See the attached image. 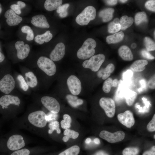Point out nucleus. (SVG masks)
Returning <instances> with one entry per match:
<instances>
[{
    "label": "nucleus",
    "instance_id": "nucleus-37",
    "mask_svg": "<svg viewBox=\"0 0 155 155\" xmlns=\"http://www.w3.org/2000/svg\"><path fill=\"white\" fill-rule=\"evenodd\" d=\"M17 78L19 82L21 88L24 91H27L28 89L29 86L22 76L21 75H19L18 76Z\"/></svg>",
    "mask_w": 155,
    "mask_h": 155
},
{
    "label": "nucleus",
    "instance_id": "nucleus-48",
    "mask_svg": "<svg viewBox=\"0 0 155 155\" xmlns=\"http://www.w3.org/2000/svg\"><path fill=\"white\" fill-rule=\"evenodd\" d=\"M69 5L68 3L65 4L60 6L57 9V13H60L63 12L66 10Z\"/></svg>",
    "mask_w": 155,
    "mask_h": 155
},
{
    "label": "nucleus",
    "instance_id": "nucleus-19",
    "mask_svg": "<svg viewBox=\"0 0 155 155\" xmlns=\"http://www.w3.org/2000/svg\"><path fill=\"white\" fill-rule=\"evenodd\" d=\"M118 53L120 57L125 61H131L133 59L131 51L127 46L123 45L121 46L118 50Z\"/></svg>",
    "mask_w": 155,
    "mask_h": 155
},
{
    "label": "nucleus",
    "instance_id": "nucleus-47",
    "mask_svg": "<svg viewBox=\"0 0 155 155\" xmlns=\"http://www.w3.org/2000/svg\"><path fill=\"white\" fill-rule=\"evenodd\" d=\"M10 7L18 15L20 14L21 13V9L18 5L16 4H13L10 6Z\"/></svg>",
    "mask_w": 155,
    "mask_h": 155
},
{
    "label": "nucleus",
    "instance_id": "nucleus-21",
    "mask_svg": "<svg viewBox=\"0 0 155 155\" xmlns=\"http://www.w3.org/2000/svg\"><path fill=\"white\" fill-rule=\"evenodd\" d=\"M148 64V61L145 60L140 59L135 61L130 67L131 70L135 72H141L145 69V66Z\"/></svg>",
    "mask_w": 155,
    "mask_h": 155
},
{
    "label": "nucleus",
    "instance_id": "nucleus-17",
    "mask_svg": "<svg viewBox=\"0 0 155 155\" xmlns=\"http://www.w3.org/2000/svg\"><path fill=\"white\" fill-rule=\"evenodd\" d=\"M6 18V22L9 26H16L20 23L22 20V18L17 14L11 9L7 10L4 14Z\"/></svg>",
    "mask_w": 155,
    "mask_h": 155
},
{
    "label": "nucleus",
    "instance_id": "nucleus-16",
    "mask_svg": "<svg viewBox=\"0 0 155 155\" xmlns=\"http://www.w3.org/2000/svg\"><path fill=\"white\" fill-rule=\"evenodd\" d=\"M21 101L17 96L6 94L1 96L0 98V105L3 108L9 106L10 104L19 106Z\"/></svg>",
    "mask_w": 155,
    "mask_h": 155
},
{
    "label": "nucleus",
    "instance_id": "nucleus-20",
    "mask_svg": "<svg viewBox=\"0 0 155 155\" xmlns=\"http://www.w3.org/2000/svg\"><path fill=\"white\" fill-rule=\"evenodd\" d=\"M115 66L112 63L108 64L104 69L99 70L97 73L99 78L102 77L103 80H106L108 77L115 69Z\"/></svg>",
    "mask_w": 155,
    "mask_h": 155
},
{
    "label": "nucleus",
    "instance_id": "nucleus-7",
    "mask_svg": "<svg viewBox=\"0 0 155 155\" xmlns=\"http://www.w3.org/2000/svg\"><path fill=\"white\" fill-rule=\"evenodd\" d=\"M15 86V80L10 74L5 75L0 81V90L6 94L10 93L14 89Z\"/></svg>",
    "mask_w": 155,
    "mask_h": 155
},
{
    "label": "nucleus",
    "instance_id": "nucleus-64",
    "mask_svg": "<svg viewBox=\"0 0 155 155\" xmlns=\"http://www.w3.org/2000/svg\"><path fill=\"white\" fill-rule=\"evenodd\" d=\"M155 135H154V139H155Z\"/></svg>",
    "mask_w": 155,
    "mask_h": 155
},
{
    "label": "nucleus",
    "instance_id": "nucleus-27",
    "mask_svg": "<svg viewBox=\"0 0 155 155\" xmlns=\"http://www.w3.org/2000/svg\"><path fill=\"white\" fill-rule=\"evenodd\" d=\"M133 19L131 17H129L126 15L122 16L120 20L121 29L125 30L130 27L133 24Z\"/></svg>",
    "mask_w": 155,
    "mask_h": 155
},
{
    "label": "nucleus",
    "instance_id": "nucleus-54",
    "mask_svg": "<svg viewBox=\"0 0 155 155\" xmlns=\"http://www.w3.org/2000/svg\"><path fill=\"white\" fill-rule=\"evenodd\" d=\"M17 5L19 6L21 9L24 7L26 6V4L23 2L19 1L17 2Z\"/></svg>",
    "mask_w": 155,
    "mask_h": 155
},
{
    "label": "nucleus",
    "instance_id": "nucleus-62",
    "mask_svg": "<svg viewBox=\"0 0 155 155\" xmlns=\"http://www.w3.org/2000/svg\"><path fill=\"white\" fill-rule=\"evenodd\" d=\"M2 11V8L1 7V5L0 4V14L1 13Z\"/></svg>",
    "mask_w": 155,
    "mask_h": 155
},
{
    "label": "nucleus",
    "instance_id": "nucleus-23",
    "mask_svg": "<svg viewBox=\"0 0 155 155\" xmlns=\"http://www.w3.org/2000/svg\"><path fill=\"white\" fill-rule=\"evenodd\" d=\"M53 35L49 30L42 34L38 35L34 38L35 41L39 44H42L44 42H47L52 38Z\"/></svg>",
    "mask_w": 155,
    "mask_h": 155
},
{
    "label": "nucleus",
    "instance_id": "nucleus-18",
    "mask_svg": "<svg viewBox=\"0 0 155 155\" xmlns=\"http://www.w3.org/2000/svg\"><path fill=\"white\" fill-rule=\"evenodd\" d=\"M31 23L34 26L43 28H49L50 25L45 17L42 14L37 15L32 17Z\"/></svg>",
    "mask_w": 155,
    "mask_h": 155
},
{
    "label": "nucleus",
    "instance_id": "nucleus-33",
    "mask_svg": "<svg viewBox=\"0 0 155 155\" xmlns=\"http://www.w3.org/2000/svg\"><path fill=\"white\" fill-rule=\"evenodd\" d=\"M111 87H114L113 80L111 78H109L104 82L102 90L105 93H108L110 92Z\"/></svg>",
    "mask_w": 155,
    "mask_h": 155
},
{
    "label": "nucleus",
    "instance_id": "nucleus-14",
    "mask_svg": "<svg viewBox=\"0 0 155 155\" xmlns=\"http://www.w3.org/2000/svg\"><path fill=\"white\" fill-rule=\"evenodd\" d=\"M65 46L62 42L58 43L51 53L49 57L53 61H58L63 58L65 54Z\"/></svg>",
    "mask_w": 155,
    "mask_h": 155
},
{
    "label": "nucleus",
    "instance_id": "nucleus-49",
    "mask_svg": "<svg viewBox=\"0 0 155 155\" xmlns=\"http://www.w3.org/2000/svg\"><path fill=\"white\" fill-rule=\"evenodd\" d=\"M155 75H154L149 80L148 83V85L150 88L154 89H155Z\"/></svg>",
    "mask_w": 155,
    "mask_h": 155
},
{
    "label": "nucleus",
    "instance_id": "nucleus-26",
    "mask_svg": "<svg viewBox=\"0 0 155 155\" xmlns=\"http://www.w3.org/2000/svg\"><path fill=\"white\" fill-rule=\"evenodd\" d=\"M124 36L122 31L108 36L106 38V41L109 44L118 43L122 41Z\"/></svg>",
    "mask_w": 155,
    "mask_h": 155
},
{
    "label": "nucleus",
    "instance_id": "nucleus-13",
    "mask_svg": "<svg viewBox=\"0 0 155 155\" xmlns=\"http://www.w3.org/2000/svg\"><path fill=\"white\" fill-rule=\"evenodd\" d=\"M15 47L17 50V55L18 58L23 60L28 56L30 50L29 45L24 44L22 41H18L15 43Z\"/></svg>",
    "mask_w": 155,
    "mask_h": 155
},
{
    "label": "nucleus",
    "instance_id": "nucleus-6",
    "mask_svg": "<svg viewBox=\"0 0 155 155\" xmlns=\"http://www.w3.org/2000/svg\"><path fill=\"white\" fill-rule=\"evenodd\" d=\"M99 104L104 110L109 117H113L115 111V104L114 100L111 98L102 97L99 100Z\"/></svg>",
    "mask_w": 155,
    "mask_h": 155
},
{
    "label": "nucleus",
    "instance_id": "nucleus-5",
    "mask_svg": "<svg viewBox=\"0 0 155 155\" xmlns=\"http://www.w3.org/2000/svg\"><path fill=\"white\" fill-rule=\"evenodd\" d=\"M46 114L42 111H37L30 113L28 115V120L33 125L38 128H42L46 125Z\"/></svg>",
    "mask_w": 155,
    "mask_h": 155
},
{
    "label": "nucleus",
    "instance_id": "nucleus-1",
    "mask_svg": "<svg viewBox=\"0 0 155 155\" xmlns=\"http://www.w3.org/2000/svg\"><path fill=\"white\" fill-rule=\"evenodd\" d=\"M96 45V41L91 38H88L84 42L77 52L78 58L85 59L93 56L95 53L94 48Z\"/></svg>",
    "mask_w": 155,
    "mask_h": 155
},
{
    "label": "nucleus",
    "instance_id": "nucleus-9",
    "mask_svg": "<svg viewBox=\"0 0 155 155\" xmlns=\"http://www.w3.org/2000/svg\"><path fill=\"white\" fill-rule=\"evenodd\" d=\"M7 145L9 150L15 151L24 147L25 146V143L22 135L16 134L11 136L9 138Z\"/></svg>",
    "mask_w": 155,
    "mask_h": 155
},
{
    "label": "nucleus",
    "instance_id": "nucleus-31",
    "mask_svg": "<svg viewBox=\"0 0 155 155\" xmlns=\"http://www.w3.org/2000/svg\"><path fill=\"white\" fill-rule=\"evenodd\" d=\"M135 21L137 25H139L143 22L147 21V16L146 13L142 11L137 13L135 17Z\"/></svg>",
    "mask_w": 155,
    "mask_h": 155
},
{
    "label": "nucleus",
    "instance_id": "nucleus-50",
    "mask_svg": "<svg viewBox=\"0 0 155 155\" xmlns=\"http://www.w3.org/2000/svg\"><path fill=\"white\" fill-rule=\"evenodd\" d=\"M155 147L153 146L151 149L144 152L143 155H155Z\"/></svg>",
    "mask_w": 155,
    "mask_h": 155
},
{
    "label": "nucleus",
    "instance_id": "nucleus-12",
    "mask_svg": "<svg viewBox=\"0 0 155 155\" xmlns=\"http://www.w3.org/2000/svg\"><path fill=\"white\" fill-rule=\"evenodd\" d=\"M117 118L119 121L127 128H130L133 126L135 121L132 113L127 110L123 113L119 114Z\"/></svg>",
    "mask_w": 155,
    "mask_h": 155
},
{
    "label": "nucleus",
    "instance_id": "nucleus-3",
    "mask_svg": "<svg viewBox=\"0 0 155 155\" xmlns=\"http://www.w3.org/2000/svg\"><path fill=\"white\" fill-rule=\"evenodd\" d=\"M37 64L40 69L49 76L53 75L56 72L55 65L53 61L47 57H40L37 61Z\"/></svg>",
    "mask_w": 155,
    "mask_h": 155
},
{
    "label": "nucleus",
    "instance_id": "nucleus-51",
    "mask_svg": "<svg viewBox=\"0 0 155 155\" xmlns=\"http://www.w3.org/2000/svg\"><path fill=\"white\" fill-rule=\"evenodd\" d=\"M142 99L145 104V106L149 109V107L151 106V104L150 103V102L147 101V99L145 98L144 97L142 98Z\"/></svg>",
    "mask_w": 155,
    "mask_h": 155
},
{
    "label": "nucleus",
    "instance_id": "nucleus-52",
    "mask_svg": "<svg viewBox=\"0 0 155 155\" xmlns=\"http://www.w3.org/2000/svg\"><path fill=\"white\" fill-rule=\"evenodd\" d=\"M67 99L68 100H74L78 99V97L75 96H73L70 94L67 95L66 96Z\"/></svg>",
    "mask_w": 155,
    "mask_h": 155
},
{
    "label": "nucleus",
    "instance_id": "nucleus-56",
    "mask_svg": "<svg viewBox=\"0 0 155 155\" xmlns=\"http://www.w3.org/2000/svg\"><path fill=\"white\" fill-rule=\"evenodd\" d=\"M94 155H108L107 154L102 151H100L96 152Z\"/></svg>",
    "mask_w": 155,
    "mask_h": 155
},
{
    "label": "nucleus",
    "instance_id": "nucleus-25",
    "mask_svg": "<svg viewBox=\"0 0 155 155\" xmlns=\"http://www.w3.org/2000/svg\"><path fill=\"white\" fill-rule=\"evenodd\" d=\"M26 82L28 86L33 88L36 87L38 84L36 76L32 71H29L25 74Z\"/></svg>",
    "mask_w": 155,
    "mask_h": 155
},
{
    "label": "nucleus",
    "instance_id": "nucleus-44",
    "mask_svg": "<svg viewBox=\"0 0 155 155\" xmlns=\"http://www.w3.org/2000/svg\"><path fill=\"white\" fill-rule=\"evenodd\" d=\"M69 103L73 107H75L82 104L83 101L81 99H77L76 100H68Z\"/></svg>",
    "mask_w": 155,
    "mask_h": 155
},
{
    "label": "nucleus",
    "instance_id": "nucleus-58",
    "mask_svg": "<svg viewBox=\"0 0 155 155\" xmlns=\"http://www.w3.org/2000/svg\"><path fill=\"white\" fill-rule=\"evenodd\" d=\"M94 142L97 144H98L100 143L99 139L98 138H95L94 140Z\"/></svg>",
    "mask_w": 155,
    "mask_h": 155
},
{
    "label": "nucleus",
    "instance_id": "nucleus-34",
    "mask_svg": "<svg viewBox=\"0 0 155 155\" xmlns=\"http://www.w3.org/2000/svg\"><path fill=\"white\" fill-rule=\"evenodd\" d=\"M63 120L61 122V127L66 129L69 128L71 127V117L67 114H65L63 116Z\"/></svg>",
    "mask_w": 155,
    "mask_h": 155
},
{
    "label": "nucleus",
    "instance_id": "nucleus-11",
    "mask_svg": "<svg viewBox=\"0 0 155 155\" xmlns=\"http://www.w3.org/2000/svg\"><path fill=\"white\" fill-rule=\"evenodd\" d=\"M67 84L69 90L74 95H79L82 90L81 83L79 79L75 76L72 75L67 79Z\"/></svg>",
    "mask_w": 155,
    "mask_h": 155
},
{
    "label": "nucleus",
    "instance_id": "nucleus-30",
    "mask_svg": "<svg viewBox=\"0 0 155 155\" xmlns=\"http://www.w3.org/2000/svg\"><path fill=\"white\" fill-rule=\"evenodd\" d=\"M80 151L79 147L77 145H75L67 148L58 155H78Z\"/></svg>",
    "mask_w": 155,
    "mask_h": 155
},
{
    "label": "nucleus",
    "instance_id": "nucleus-43",
    "mask_svg": "<svg viewBox=\"0 0 155 155\" xmlns=\"http://www.w3.org/2000/svg\"><path fill=\"white\" fill-rule=\"evenodd\" d=\"M133 75V71L131 69L127 70L123 75V78L124 80H130Z\"/></svg>",
    "mask_w": 155,
    "mask_h": 155
},
{
    "label": "nucleus",
    "instance_id": "nucleus-22",
    "mask_svg": "<svg viewBox=\"0 0 155 155\" xmlns=\"http://www.w3.org/2000/svg\"><path fill=\"white\" fill-rule=\"evenodd\" d=\"M62 3L61 0H46L44 3V7L46 10L52 11L57 9Z\"/></svg>",
    "mask_w": 155,
    "mask_h": 155
},
{
    "label": "nucleus",
    "instance_id": "nucleus-2",
    "mask_svg": "<svg viewBox=\"0 0 155 155\" xmlns=\"http://www.w3.org/2000/svg\"><path fill=\"white\" fill-rule=\"evenodd\" d=\"M96 16V10L93 6H89L86 7L75 19L76 22L81 26L88 24L91 20H94Z\"/></svg>",
    "mask_w": 155,
    "mask_h": 155
},
{
    "label": "nucleus",
    "instance_id": "nucleus-10",
    "mask_svg": "<svg viewBox=\"0 0 155 155\" xmlns=\"http://www.w3.org/2000/svg\"><path fill=\"white\" fill-rule=\"evenodd\" d=\"M41 100L43 105L50 112L57 114L59 111L60 104L55 98L49 96H44L41 98Z\"/></svg>",
    "mask_w": 155,
    "mask_h": 155
},
{
    "label": "nucleus",
    "instance_id": "nucleus-45",
    "mask_svg": "<svg viewBox=\"0 0 155 155\" xmlns=\"http://www.w3.org/2000/svg\"><path fill=\"white\" fill-rule=\"evenodd\" d=\"M142 56L148 59H154L155 57L151 55L148 51L145 49L142 50L141 52Z\"/></svg>",
    "mask_w": 155,
    "mask_h": 155
},
{
    "label": "nucleus",
    "instance_id": "nucleus-35",
    "mask_svg": "<svg viewBox=\"0 0 155 155\" xmlns=\"http://www.w3.org/2000/svg\"><path fill=\"white\" fill-rule=\"evenodd\" d=\"M59 127V123L58 121H55L51 122L49 124V129L48 130V133L50 134H52L55 130H56L57 133H60L61 130Z\"/></svg>",
    "mask_w": 155,
    "mask_h": 155
},
{
    "label": "nucleus",
    "instance_id": "nucleus-40",
    "mask_svg": "<svg viewBox=\"0 0 155 155\" xmlns=\"http://www.w3.org/2000/svg\"><path fill=\"white\" fill-rule=\"evenodd\" d=\"M147 129L150 131L152 132L155 130V115H154L152 119L148 124Z\"/></svg>",
    "mask_w": 155,
    "mask_h": 155
},
{
    "label": "nucleus",
    "instance_id": "nucleus-4",
    "mask_svg": "<svg viewBox=\"0 0 155 155\" xmlns=\"http://www.w3.org/2000/svg\"><path fill=\"white\" fill-rule=\"evenodd\" d=\"M105 59L104 55L99 54L93 55L89 60L84 61L82 66L85 68L90 69L93 71L96 72L98 70Z\"/></svg>",
    "mask_w": 155,
    "mask_h": 155
},
{
    "label": "nucleus",
    "instance_id": "nucleus-60",
    "mask_svg": "<svg viewBox=\"0 0 155 155\" xmlns=\"http://www.w3.org/2000/svg\"><path fill=\"white\" fill-rule=\"evenodd\" d=\"M136 46V44L135 43H133L131 45V47L133 49L135 48Z\"/></svg>",
    "mask_w": 155,
    "mask_h": 155
},
{
    "label": "nucleus",
    "instance_id": "nucleus-29",
    "mask_svg": "<svg viewBox=\"0 0 155 155\" xmlns=\"http://www.w3.org/2000/svg\"><path fill=\"white\" fill-rule=\"evenodd\" d=\"M64 136L62 140L64 142H67L70 138L75 139L79 136V133L78 132L69 129H66L64 132Z\"/></svg>",
    "mask_w": 155,
    "mask_h": 155
},
{
    "label": "nucleus",
    "instance_id": "nucleus-46",
    "mask_svg": "<svg viewBox=\"0 0 155 155\" xmlns=\"http://www.w3.org/2000/svg\"><path fill=\"white\" fill-rule=\"evenodd\" d=\"M140 83L141 87L138 89V91L139 93H141L147 88V85L145 80L142 79L140 81Z\"/></svg>",
    "mask_w": 155,
    "mask_h": 155
},
{
    "label": "nucleus",
    "instance_id": "nucleus-8",
    "mask_svg": "<svg viewBox=\"0 0 155 155\" xmlns=\"http://www.w3.org/2000/svg\"><path fill=\"white\" fill-rule=\"evenodd\" d=\"M99 135L100 137L108 142L114 143L122 140L124 138L125 134L121 131L112 133L107 131L103 130L101 131Z\"/></svg>",
    "mask_w": 155,
    "mask_h": 155
},
{
    "label": "nucleus",
    "instance_id": "nucleus-39",
    "mask_svg": "<svg viewBox=\"0 0 155 155\" xmlns=\"http://www.w3.org/2000/svg\"><path fill=\"white\" fill-rule=\"evenodd\" d=\"M30 150L26 148H24L15 151L10 155H29Z\"/></svg>",
    "mask_w": 155,
    "mask_h": 155
},
{
    "label": "nucleus",
    "instance_id": "nucleus-55",
    "mask_svg": "<svg viewBox=\"0 0 155 155\" xmlns=\"http://www.w3.org/2000/svg\"><path fill=\"white\" fill-rule=\"evenodd\" d=\"M68 14V12L67 10L62 13H59V16L62 18H65L67 16Z\"/></svg>",
    "mask_w": 155,
    "mask_h": 155
},
{
    "label": "nucleus",
    "instance_id": "nucleus-63",
    "mask_svg": "<svg viewBox=\"0 0 155 155\" xmlns=\"http://www.w3.org/2000/svg\"><path fill=\"white\" fill-rule=\"evenodd\" d=\"M154 36L155 37V31H154Z\"/></svg>",
    "mask_w": 155,
    "mask_h": 155
},
{
    "label": "nucleus",
    "instance_id": "nucleus-59",
    "mask_svg": "<svg viewBox=\"0 0 155 155\" xmlns=\"http://www.w3.org/2000/svg\"><path fill=\"white\" fill-rule=\"evenodd\" d=\"M91 141V139L90 138H87L85 141V142L86 144H88Z\"/></svg>",
    "mask_w": 155,
    "mask_h": 155
},
{
    "label": "nucleus",
    "instance_id": "nucleus-53",
    "mask_svg": "<svg viewBox=\"0 0 155 155\" xmlns=\"http://www.w3.org/2000/svg\"><path fill=\"white\" fill-rule=\"evenodd\" d=\"M106 3L109 5H114L116 4L117 2V0H109L105 1Z\"/></svg>",
    "mask_w": 155,
    "mask_h": 155
},
{
    "label": "nucleus",
    "instance_id": "nucleus-41",
    "mask_svg": "<svg viewBox=\"0 0 155 155\" xmlns=\"http://www.w3.org/2000/svg\"><path fill=\"white\" fill-rule=\"evenodd\" d=\"M155 1L149 0L146 2L145 4L146 7L148 10L150 11H155Z\"/></svg>",
    "mask_w": 155,
    "mask_h": 155
},
{
    "label": "nucleus",
    "instance_id": "nucleus-15",
    "mask_svg": "<svg viewBox=\"0 0 155 155\" xmlns=\"http://www.w3.org/2000/svg\"><path fill=\"white\" fill-rule=\"evenodd\" d=\"M117 93L119 98H125L127 104L129 106L132 105L137 96V94L135 92L129 88L119 91Z\"/></svg>",
    "mask_w": 155,
    "mask_h": 155
},
{
    "label": "nucleus",
    "instance_id": "nucleus-61",
    "mask_svg": "<svg viewBox=\"0 0 155 155\" xmlns=\"http://www.w3.org/2000/svg\"><path fill=\"white\" fill-rule=\"evenodd\" d=\"M119 1L120 2H122L123 3H125V2H126V1H127V0H120Z\"/></svg>",
    "mask_w": 155,
    "mask_h": 155
},
{
    "label": "nucleus",
    "instance_id": "nucleus-38",
    "mask_svg": "<svg viewBox=\"0 0 155 155\" xmlns=\"http://www.w3.org/2000/svg\"><path fill=\"white\" fill-rule=\"evenodd\" d=\"M139 152L138 149L136 148H128L123 152V155H136Z\"/></svg>",
    "mask_w": 155,
    "mask_h": 155
},
{
    "label": "nucleus",
    "instance_id": "nucleus-42",
    "mask_svg": "<svg viewBox=\"0 0 155 155\" xmlns=\"http://www.w3.org/2000/svg\"><path fill=\"white\" fill-rule=\"evenodd\" d=\"M58 117L57 114L51 112L46 115V119L47 122H52L56 119Z\"/></svg>",
    "mask_w": 155,
    "mask_h": 155
},
{
    "label": "nucleus",
    "instance_id": "nucleus-36",
    "mask_svg": "<svg viewBox=\"0 0 155 155\" xmlns=\"http://www.w3.org/2000/svg\"><path fill=\"white\" fill-rule=\"evenodd\" d=\"M144 41L147 51H150L155 50V43L150 38L148 37H145Z\"/></svg>",
    "mask_w": 155,
    "mask_h": 155
},
{
    "label": "nucleus",
    "instance_id": "nucleus-24",
    "mask_svg": "<svg viewBox=\"0 0 155 155\" xmlns=\"http://www.w3.org/2000/svg\"><path fill=\"white\" fill-rule=\"evenodd\" d=\"M114 11V9L113 8H106L100 11L99 13V16L102 18L103 22H107L111 20Z\"/></svg>",
    "mask_w": 155,
    "mask_h": 155
},
{
    "label": "nucleus",
    "instance_id": "nucleus-57",
    "mask_svg": "<svg viewBox=\"0 0 155 155\" xmlns=\"http://www.w3.org/2000/svg\"><path fill=\"white\" fill-rule=\"evenodd\" d=\"M4 59L5 56L4 55L0 52V63L3 61Z\"/></svg>",
    "mask_w": 155,
    "mask_h": 155
},
{
    "label": "nucleus",
    "instance_id": "nucleus-32",
    "mask_svg": "<svg viewBox=\"0 0 155 155\" xmlns=\"http://www.w3.org/2000/svg\"><path fill=\"white\" fill-rule=\"evenodd\" d=\"M22 32L27 34L26 39L28 41L32 40L34 38V34L33 31L31 28L28 26H23L21 28Z\"/></svg>",
    "mask_w": 155,
    "mask_h": 155
},
{
    "label": "nucleus",
    "instance_id": "nucleus-28",
    "mask_svg": "<svg viewBox=\"0 0 155 155\" xmlns=\"http://www.w3.org/2000/svg\"><path fill=\"white\" fill-rule=\"evenodd\" d=\"M121 29L119 19L116 18L108 25V30L109 33H113L117 32Z\"/></svg>",
    "mask_w": 155,
    "mask_h": 155
}]
</instances>
